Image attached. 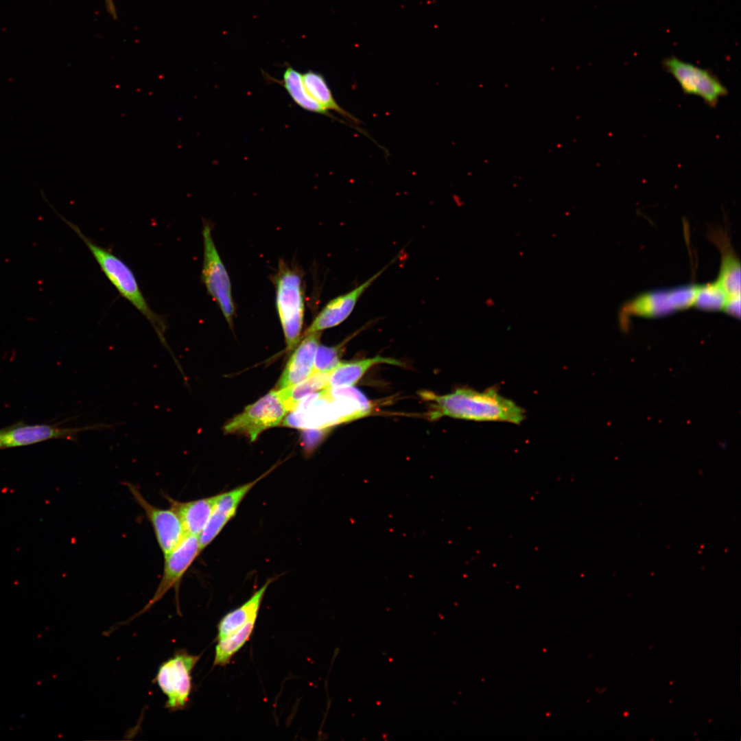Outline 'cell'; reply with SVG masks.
<instances>
[{
  "label": "cell",
  "instance_id": "cell-1",
  "mask_svg": "<svg viewBox=\"0 0 741 741\" xmlns=\"http://www.w3.org/2000/svg\"><path fill=\"white\" fill-rule=\"evenodd\" d=\"M420 395L431 402V420L443 416L474 421L506 422L521 424L526 411L514 401L502 395L494 386L483 391L464 388L438 395L423 391Z\"/></svg>",
  "mask_w": 741,
  "mask_h": 741
},
{
  "label": "cell",
  "instance_id": "cell-2",
  "mask_svg": "<svg viewBox=\"0 0 741 741\" xmlns=\"http://www.w3.org/2000/svg\"><path fill=\"white\" fill-rule=\"evenodd\" d=\"M60 217L78 234L86 245L102 272L119 294L149 321L161 344L171 355L178 370L183 373L182 368L165 338L167 329L166 319L163 316L156 314L152 309L131 268L110 250L97 244L86 237L76 224L60 215ZM182 375H184L183 373Z\"/></svg>",
  "mask_w": 741,
  "mask_h": 741
},
{
  "label": "cell",
  "instance_id": "cell-3",
  "mask_svg": "<svg viewBox=\"0 0 741 741\" xmlns=\"http://www.w3.org/2000/svg\"><path fill=\"white\" fill-rule=\"evenodd\" d=\"M276 308L287 349L298 343L305 314V287L301 272L281 260L273 278Z\"/></svg>",
  "mask_w": 741,
  "mask_h": 741
},
{
  "label": "cell",
  "instance_id": "cell-4",
  "mask_svg": "<svg viewBox=\"0 0 741 741\" xmlns=\"http://www.w3.org/2000/svg\"><path fill=\"white\" fill-rule=\"evenodd\" d=\"M211 225L204 221L202 228L203 261L201 279L213 300L220 307L230 326L233 325L235 307L231 280L212 236Z\"/></svg>",
  "mask_w": 741,
  "mask_h": 741
},
{
  "label": "cell",
  "instance_id": "cell-5",
  "mask_svg": "<svg viewBox=\"0 0 741 741\" xmlns=\"http://www.w3.org/2000/svg\"><path fill=\"white\" fill-rule=\"evenodd\" d=\"M200 655L178 650L159 666L154 682L167 697L165 707L170 711L185 709L192 691V671Z\"/></svg>",
  "mask_w": 741,
  "mask_h": 741
},
{
  "label": "cell",
  "instance_id": "cell-6",
  "mask_svg": "<svg viewBox=\"0 0 741 741\" xmlns=\"http://www.w3.org/2000/svg\"><path fill=\"white\" fill-rule=\"evenodd\" d=\"M662 66L676 80L685 94L701 97L711 108L717 105L721 97L728 95L727 87L708 69L675 56L665 58Z\"/></svg>",
  "mask_w": 741,
  "mask_h": 741
},
{
  "label": "cell",
  "instance_id": "cell-7",
  "mask_svg": "<svg viewBox=\"0 0 741 741\" xmlns=\"http://www.w3.org/2000/svg\"><path fill=\"white\" fill-rule=\"evenodd\" d=\"M287 412L279 391L272 390L228 422L224 432L244 434L253 441L265 430L278 425Z\"/></svg>",
  "mask_w": 741,
  "mask_h": 741
},
{
  "label": "cell",
  "instance_id": "cell-8",
  "mask_svg": "<svg viewBox=\"0 0 741 741\" xmlns=\"http://www.w3.org/2000/svg\"><path fill=\"white\" fill-rule=\"evenodd\" d=\"M697 285L644 292L624 303L622 313L642 317H659L693 307Z\"/></svg>",
  "mask_w": 741,
  "mask_h": 741
},
{
  "label": "cell",
  "instance_id": "cell-9",
  "mask_svg": "<svg viewBox=\"0 0 741 741\" xmlns=\"http://www.w3.org/2000/svg\"><path fill=\"white\" fill-rule=\"evenodd\" d=\"M201 552L199 537L185 535L175 548L165 555L163 574L159 584L152 598L137 614L141 615L149 610L172 588L178 594L183 576Z\"/></svg>",
  "mask_w": 741,
  "mask_h": 741
},
{
  "label": "cell",
  "instance_id": "cell-10",
  "mask_svg": "<svg viewBox=\"0 0 741 741\" xmlns=\"http://www.w3.org/2000/svg\"><path fill=\"white\" fill-rule=\"evenodd\" d=\"M126 485L134 499L143 510L152 526L158 546L163 555H166L186 535L178 515L170 507L165 509L150 504L136 486L129 483Z\"/></svg>",
  "mask_w": 741,
  "mask_h": 741
},
{
  "label": "cell",
  "instance_id": "cell-11",
  "mask_svg": "<svg viewBox=\"0 0 741 741\" xmlns=\"http://www.w3.org/2000/svg\"><path fill=\"white\" fill-rule=\"evenodd\" d=\"M116 424L98 423L76 427H58L50 425H34L16 427L0 431V440L5 447L31 445L53 438H66L77 441L78 433L86 431L110 430Z\"/></svg>",
  "mask_w": 741,
  "mask_h": 741
},
{
  "label": "cell",
  "instance_id": "cell-12",
  "mask_svg": "<svg viewBox=\"0 0 741 741\" xmlns=\"http://www.w3.org/2000/svg\"><path fill=\"white\" fill-rule=\"evenodd\" d=\"M394 258L383 268L351 291L329 301L315 317L305 333L321 332L343 322L351 314L358 301L370 285L396 260Z\"/></svg>",
  "mask_w": 741,
  "mask_h": 741
},
{
  "label": "cell",
  "instance_id": "cell-13",
  "mask_svg": "<svg viewBox=\"0 0 741 741\" xmlns=\"http://www.w3.org/2000/svg\"><path fill=\"white\" fill-rule=\"evenodd\" d=\"M261 478L259 477L251 482L217 495L211 516L199 536L202 551L214 540L226 524L234 517L242 499Z\"/></svg>",
  "mask_w": 741,
  "mask_h": 741
},
{
  "label": "cell",
  "instance_id": "cell-14",
  "mask_svg": "<svg viewBox=\"0 0 741 741\" xmlns=\"http://www.w3.org/2000/svg\"><path fill=\"white\" fill-rule=\"evenodd\" d=\"M320 333H305L280 377L277 385L279 390L296 385L312 373Z\"/></svg>",
  "mask_w": 741,
  "mask_h": 741
},
{
  "label": "cell",
  "instance_id": "cell-15",
  "mask_svg": "<svg viewBox=\"0 0 741 741\" xmlns=\"http://www.w3.org/2000/svg\"><path fill=\"white\" fill-rule=\"evenodd\" d=\"M169 507L178 515L186 535L198 537L212 513L217 495L188 502H180L165 495Z\"/></svg>",
  "mask_w": 741,
  "mask_h": 741
},
{
  "label": "cell",
  "instance_id": "cell-16",
  "mask_svg": "<svg viewBox=\"0 0 741 741\" xmlns=\"http://www.w3.org/2000/svg\"><path fill=\"white\" fill-rule=\"evenodd\" d=\"M710 237L721 252L720 271L716 281L727 296L740 294V262L729 239L721 231H712Z\"/></svg>",
  "mask_w": 741,
  "mask_h": 741
},
{
  "label": "cell",
  "instance_id": "cell-17",
  "mask_svg": "<svg viewBox=\"0 0 741 741\" xmlns=\"http://www.w3.org/2000/svg\"><path fill=\"white\" fill-rule=\"evenodd\" d=\"M271 581L270 579L266 581L246 602L221 619L217 625V641L235 632L252 618H257L264 594Z\"/></svg>",
  "mask_w": 741,
  "mask_h": 741
},
{
  "label": "cell",
  "instance_id": "cell-18",
  "mask_svg": "<svg viewBox=\"0 0 741 741\" xmlns=\"http://www.w3.org/2000/svg\"><path fill=\"white\" fill-rule=\"evenodd\" d=\"M378 364L398 366L402 364L401 362L397 360L381 356L340 363L334 370L329 373L328 387L353 386L361 379L370 367Z\"/></svg>",
  "mask_w": 741,
  "mask_h": 741
},
{
  "label": "cell",
  "instance_id": "cell-19",
  "mask_svg": "<svg viewBox=\"0 0 741 741\" xmlns=\"http://www.w3.org/2000/svg\"><path fill=\"white\" fill-rule=\"evenodd\" d=\"M281 84L283 86L292 100L303 109L327 116L346 124L325 110L307 92L303 80V75L292 67H287L283 74Z\"/></svg>",
  "mask_w": 741,
  "mask_h": 741
},
{
  "label": "cell",
  "instance_id": "cell-20",
  "mask_svg": "<svg viewBox=\"0 0 741 741\" xmlns=\"http://www.w3.org/2000/svg\"><path fill=\"white\" fill-rule=\"evenodd\" d=\"M303 80L309 94L325 110L336 112L350 123L357 125L361 123L360 120L339 105L320 73L308 71L303 75Z\"/></svg>",
  "mask_w": 741,
  "mask_h": 741
},
{
  "label": "cell",
  "instance_id": "cell-21",
  "mask_svg": "<svg viewBox=\"0 0 741 741\" xmlns=\"http://www.w3.org/2000/svg\"><path fill=\"white\" fill-rule=\"evenodd\" d=\"M329 373H312L296 385L279 389V393L288 411H293L305 397L328 387Z\"/></svg>",
  "mask_w": 741,
  "mask_h": 741
},
{
  "label": "cell",
  "instance_id": "cell-22",
  "mask_svg": "<svg viewBox=\"0 0 741 741\" xmlns=\"http://www.w3.org/2000/svg\"><path fill=\"white\" fill-rule=\"evenodd\" d=\"M257 618H252L235 632L218 640L215 649L214 666H225L229 663L233 657L250 638Z\"/></svg>",
  "mask_w": 741,
  "mask_h": 741
},
{
  "label": "cell",
  "instance_id": "cell-23",
  "mask_svg": "<svg viewBox=\"0 0 741 741\" xmlns=\"http://www.w3.org/2000/svg\"><path fill=\"white\" fill-rule=\"evenodd\" d=\"M727 294L717 281L697 285L693 307L705 311L722 310Z\"/></svg>",
  "mask_w": 741,
  "mask_h": 741
},
{
  "label": "cell",
  "instance_id": "cell-24",
  "mask_svg": "<svg viewBox=\"0 0 741 741\" xmlns=\"http://www.w3.org/2000/svg\"><path fill=\"white\" fill-rule=\"evenodd\" d=\"M342 346H326L318 345L316 351L312 373H330L341 362L340 354Z\"/></svg>",
  "mask_w": 741,
  "mask_h": 741
},
{
  "label": "cell",
  "instance_id": "cell-25",
  "mask_svg": "<svg viewBox=\"0 0 741 741\" xmlns=\"http://www.w3.org/2000/svg\"><path fill=\"white\" fill-rule=\"evenodd\" d=\"M722 310L736 318L740 316V294L727 296Z\"/></svg>",
  "mask_w": 741,
  "mask_h": 741
},
{
  "label": "cell",
  "instance_id": "cell-26",
  "mask_svg": "<svg viewBox=\"0 0 741 741\" xmlns=\"http://www.w3.org/2000/svg\"><path fill=\"white\" fill-rule=\"evenodd\" d=\"M106 10L108 14L115 20L117 19V10L113 0H104Z\"/></svg>",
  "mask_w": 741,
  "mask_h": 741
},
{
  "label": "cell",
  "instance_id": "cell-27",
  "mask_svg": "<svg viewBox=\"0 0 741 741\" xmlns=\"http://www.w3.org/2000/svg\"><path fill=\"white\" fill-rule=\"evenodd\" d=\"M2 446H3V445H2V443H1V442L0 440V447H1Z\"/></svg>",
  "mask_w": 741,
  "mask_h": 741
}]
</instances>
